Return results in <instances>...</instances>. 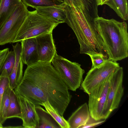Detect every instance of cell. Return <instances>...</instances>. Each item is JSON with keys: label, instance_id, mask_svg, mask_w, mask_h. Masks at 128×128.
I'll list each match as a JSON object with an SVG mask.
<instances>
[{"label": "cell", "instance_id": "ac0fdd59", "mask_svg": "<svg viewBox=\"0 0 128 128\" xmlns=\"http://www.w3.org/2000/svg\"><path fill=\"white\" fill-rule=\"evenodd\" d=\"M104 4H106L113 10L122 19H128V10L127 0H106Z\"/></svg>", "mask_w": 128, "mask_h": 128}, {"label": "cell", "instance_id": "3957f363", "mask_svg": "<svg viewBox=\"0 0 128 128\" xmlns=\"http://www.w3.org/2000/svg\"><path fill=\"white\" fill-rule=\"evenodd\" d=\"M94 21L108 59L116 62L127 58L128 33L127 23L99 16Z\"/></svg>", "mask_w": 128, "mask_h": 128}, {"label": "cell", "instance_id": "277c9868", "mask_svg": "<svg viewBox=\"0 0 128 128\" xmlns=\"http://www.w3.org/2000/svg\"><path fill=\"white\" fill-rule=\"evenodd\" d=\"M58 24L41 15L36 10L29 11L12 43L21 42L24 39L52 32Z\"/></svg>", "mask_w": 128, "mask_h": 128}, {"label": "cell", "instance_id": "6da1fadb", "mask_svg": "<svg viewBox=\"0 0 128 128\" xmlns=\"http://www.w3.org/2000/svg\"><path fill=\"white\" fill-rule=\"evenodd\" d=\"M14 90L16 94L35 105L48 101L63 116L72 98L68 89L51 63L38 62L27 66L19 84Z\"/></svg>", "mask_w": 128, "mask_h": 128}, {"label": "cell", "instance_id": "4dcf8cb0", "mask_svg": "<svg viewBox=\"0 0 128 128\" xmlns=\"http://www.w3.org/2000/svg\"><path fill=\"white\" fill-rule=\"evenodd\" d=\"M3 126L2 124L0 122V128H3Z\"/></svg>", "mask_w": 128, "mask_h": 128}, {"label": "cell", "instance_id": "7a4b0ae2", "mask_svg": "<svg viewBox=\"0 0 128 128\" xmlns=\"http://www.w3.org/2000/svg\"><path fill=\"white\" fill-rule=\"evenodd\" d=\"M65 22L75 33L80 45V53L89 55L101 54L107 55L94 21L84 14L82 9L73 4H64Z\"/></svg>", "mask_w": 128, "mask_h": 128}, {"label": "cell", "instance_id": "9a60e30c", "mask_svg": "<svg viewBox=\"0 0 128 128\" xmlns=\"http://www.w3.org/2000/svg\"><path fill=\"white\" fill-rule=\"evenodd\" d=\"M91 117L88 104L85 103L80 106L68 118L70 128H79L85 124Z\"/></svg>", "mask_w": 128, "mask_h": 128}, {"label": "cell", "instance_id": "83f0119b", "mask_svg": "<svg viewBox=\"0 0 128 128\" xmlns=\"http://www.w3.org/2000/svg\"><path fill=\"white\" fill-rule=\"evenodd\" d=\"M62 3L67 4H72L76 8H80L82 9L81 0H58Z\"/></svg>", "mask_w": 128, "mask_h": 128}, {"label": "cell", "instance_id": "8992f818", "mask_svg": "<svg viewBox=\"0 0 128 128\" xmlns=\"http://www.w3.org/2000/svg\"><path fill=\"white\" fill-rule=\"evenodd\" d=\"M120 67L116 61L108 59L99 66L91 68L82 81L80 89L88 94Z\"/></svg>", "mask_w": 128, "mask_h": 128}, {"label": "cell", "instance_id": "1f68e13d", "mask_svg": "<svg viewBox=\"0 0 128 128\" xmlns=\"http://www.w3.org/2000/svg\"><path fill=\"white\" fill-rule=\"evenodd\" d=\"M1 0H0V4L1 2Z\"/></svg>", "mask_w": 128, "mask_h": 128}, {"label": "cell", "instance_id": "2e32d148", "mask_svg": "<svg viewBox=\"0 0 128 128\" xmlns=\"http://www.w3.org/2000/svg\"><path fill=\"white\" fill-rule=\"evenodd\" d=\"M36 110L38 118L36 128H61L51 115L40 105H36Z\"/></svg>", "mask_w": 128, "mask_h": 128}, {"label": "cell", "instance_id": "cb8c5ba5", "mask_svg": "<svg viewBox=\"0 0 128 128\" xmlns=\"http://www.w3.org/2000/svg\"><path fill=\"white\" fill-rule=\"evenodd\" d=\"M27 6L33 8L38 7H46L59 5L62 3L58 0H22Z\"/></svg>", "mask_w": 128, "mask_h": 128}, {"label": "cell", "instance_id": "8fae6325", "mask_svg": "<svg viewBox=\"0 0 128 128\" xmlns=\"http://www.w3.org/2000/svg\"><path fill=\"white\" fill-rule=\"evenodd\" d=\"M16 94L20 107V118L23 121V127L36 128L38 118L36 110L35 104L26 98Z\"/></svg>", "mask_w": 128, "mask_h": 128}, {"label": "cell", "instance_id": "d6986e66", "mask_svg": "<svg viewBox=\"0 0 128 128\" xmlns=\"http://www.w3.org/2000/svg\"><path fill=\"white\" fill-rule=\"evenodd\" d=\"M21 109L17 95L14 90L11 88L10 94V101L8 110L6 118L17 117L20 118Z\"/></svg>", "mask_w": 128, "mask_h": 128}, {"label": "cell", "instance_id": "ffe728a7", "mask_svg": "<svg viewBox=\"0 0 128 128\" xmlns=\"http://www.w3.org/2000/svg\"><path fill=\"white\" fill-rule=\"evenodd\" d=\"M82 10L86 15L92 20L98 17V5L96 0H81Z\"/></svg>", "mask_w": 128, "mask_h": 128}, {"label": "cell", "instance_id": "484cf974", "mask_svg": "<svg viewBox=\"0 0 128 128\" xmlns=\"http://www.w3.org/2000/svg\"><path fill=\"white\" fill-rule=\"evenodd\" d=\"M9 86L8 77H0V121L1 119V109L2 100L5 89Z\"/></svg>", "mask_w": 128, "mask_h": 128}, {"label": "cell", "instance_id": "7c38bea8", "mask_svg": "<svg viewBox=\"0 0 128 128\" xmlns=\"http://www.w3.org/2000/svg\"><path fill=\"white\" fill-rule=\"evenodd\" d=\"M20 42V56L23 64L29 66L38 62L36 38L24 39Z\"/></svg>", "mask_w": 128, "mask_h": 128}, {"label": "cell", "instance_id": "5b68a950", "mask_svg": "<svg viewBox=\"0 0 128 128\" xmlns=\"http://www.w3.org/2000/svg\"><path fill=\"white\" fill-rule=\"evenodd\" d=\"M52 62L68 90L75 91L80 87L85 73L80 64L70 61L57 54Z\"/></svg>", "mask_w": 128, "mask_h": 128}, {"label": "cell", "instance_id": "44dd1931", "mask_svg": "<svg viewBox=\"0 0 128 128\" xmlns=\"http://www.w3.org/2000/svg\"><path fill=\"white\" fill-rule=\"evenodd\" d=\"M15 61L14 51H9L0 70V77H8L13 69Z\"/></svg>", "mask_w": 128, "mask_h": 128}, {"label": "cell", "instance_id": "4316f807", "mask_svg": "<svg viewBox=\"0 0 128 128\" xmlns=\"http://www.w3.org/2000/svg\"><path fill=\"white\" fill-rule=\"evenodd\" d=\"M105 121V120H96L91 116L85 124L80 126L79 128H88L94 127L101 124Z\"/></svg>", "mask_w": 128, "mask_h": 128}, {"label": "cell", "instance_id": "52a82bcc", "mask_svg": "<svg viewBox=\"0 0 128 128\" xmlns=\"http://www.w3.org/2000/svg\"><path fill=\"white\" fill-rule=\"evenodd\" d=\"M122 68L119 67L112 74L106 101L103 112V119L106 120L111 112L117 108L124 93Z\"/></svg>", "mask_w": 128, "mask_h": 128}, {"label": "cell", "instance_id": "30bf717a", "mask_svg": "<svg viewBox=\"0 0 128 128\" xmlns=\"http://www.w3.org/2000/svg\"><path fill=\"white\" fill-rule=\"evenodd\" d=\"M39 62L51 63L57 54L52 32L35 37Z\"/></svg>", "mask_w": 128, "mask_h": 128}, {"label": "cell", "instance_id": "603a6c76", "mask_svg": "<svg viewBox=\"0 0 128 128\" xmlns=\"http://www.w3.org/2000/svg\"><path fill=\"white\" fill-rule=\"evenodd\" d=\"M11 89L10 86L6 88L4 90L2 100L0 122L2 124L7 119V113L10 101Z\"/></svg>", "mask_w": 128, "mask_h": 128}, {"label": "cell", "instance_id": "f1b7e54d", "mask_svg": "<svg viewBox=\"0 0 128 128\" xmlns=\"http://www.w3.org/2000/svg\"><path fill=\"white\" fill-rule=\"evenodd\" d=\"M9 51L8 48H5L0 51V70Z\"/></svg>", "mask_w": 128, "mask_h": 128}, {"label": "cell", "instance_id": "5bb4252c", "mask_svg": "<svg viewBox=\"0 0 128 128\" xmlns=\"http://www.w3.org/2000/svg\"><path fill=\"white\" fill-rule=\"evenodd\" d=\"M64 4L46 7L35 8L38 13L41 15L59 24L65 22L66 16L63 8Z\"/></svg>", "mask_w": 128, "mask_h": 128}, {"label": "cell", "instance_id": "7402d4cb", "mask_svg": "<svg viewBox=\"0 0 128 128\" xmlns=\"http://www.w3.org/2000/svg\"><path fill=\"white\" fill-rule=\"evenodd\" d=\"M42 106H44L48 112L58 123L62 128H70L67 121L63 116H61L52 107L48 101L43 103Z\"/></svg>", "mask_w": 128, "mask_h": 128}, {"label": "cell", "instance_id": "e0dca14e", "mask_svg": "<svg viewBox=\"0 0 128 128\" xmlns=\"http://www.w3.org/2000/svg\"><path fill=\"white\" fill-rule=\"evenodd\" d=\"M22 0H2L0 4V30Z\"/></svg>", "mask_w": 128, "mask_h": 128}, {"label": "cell", "instance_id": "9c48e42d", "mask_svg": "<svg viewBox=\"0 0 128 128\" xmlns=\"http://www.w3.org/2000/svg\"><path fill=\"white\" fill-rule=\"evenodd\" d=\"M112 74L88 94V105L90 115L96 120H103V112L107 99Z\"/></svg>", "mask_w": 128, "mask_h": 128}, {"label": "cell", "instance_id": "4fadbf2b", "mask_svg": "<svg viewBox=\"0 0 128 128\" xmlns=\"http://www.w3.org/2000/svg\"><path fill=\"white\" fill-rule=\"evenodd\" d=\"M16 42L12 45L16 56L15 64L12 72L8 76L9 86L14 89L20 83L22 78L23 63L21 58V44Z\"/></svg>", "mask_w": 128, "mask_h": 128}, {"label": "cell", "instance_id": "d4e9b609", "mask_svg": "<svg viewBox=\"0 0 128 128\" xmlns=\"http://www.w3.org/2000/svg\"><path fill=\"white\" fill-rule=\"evenodd\" d=\"M89 56L90 57L92 62L91 68L99 66L108 59L107 56L101 54L90 55Z\"/></svg>", "mask_w": 128, "mask_h": 128}, {"label": "cell", "instance_id": "f546056e", "mask_svg": "<svg viewBox=\"0 0 128 128\" xmlns=\"http://www.w3.org/2000/svg\"><path fill=\"white\" fill-rule=\"evenodd\" d=\"M98 5H102L104 4V2L106 0H96Z\"/></svg>", "mask_w": 128, "mask_h": 128}, {"label": "cell", "instance_id": "ba28073f", "mask_svg": "<svg viewBox=\"0 0 128 128\" xmlns=\"http://www.w3.org/2000/svg\"><path fill=\"white\" fill-rule=\"evenodd\" d=\"M28 12L22 2L16 8L0 30V46L13 43Z\"/></svg>", "mask_w": 128, "mask_h": 128}, {"label": "cell", "instance_id": "d6a6232c", "mask_svg": "<svg viewBox=\"0 0 128 128\" xmlns=\"http://www.w3.org/2000/svg\"></svg>", "mask_w": 128, "mask_h": 128}]
</instances>
